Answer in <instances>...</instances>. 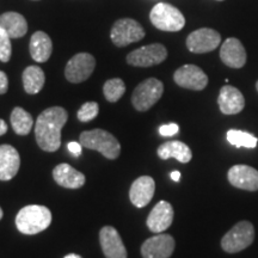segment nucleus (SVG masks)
<instances>
[{
  "mask_svg": "<svg viewBox=\"0 0 258 258\" xmlns=\"http://www.w3.org/2000/svg\"><path fill=\"white\" fill-rule=\"evenodd\" d=\"M69 114L61 106H51L42 111L35 124V137L41 150L55 152L61 146V129L66 124Z\"/></svg>",
  "mask_w": 258,
  "mask_h": 258,
  "instance_id": "f257e3e1",
  "label": "nucleus"
},
{
  "mask_svg": "<svg viewBox=\"0 0 258 258\" xmlns=\"http://www.w3.org/2000/svg\"><path fill=\"white\" fill-rule=\"evenodd\" d=\"M51 224V213L44 206H25L16 217V226L23 234L32 235L47 230Z\"/></svg>",
  "mask_w": 258,
  "mask_h": 258,
  "instance_id": "f03ea898",
  "label": "nucleus"
},
{
  "mask_svg": "<svg viewBox=\"0 0 258 258\" xmlns=\"http://www.w3.org/2000/svg\"><path fill=\"white\" fill-rule=\"evenodd\" d=\"M79 143L83 147L99 152L106 159L114 160L121 153V145L117 139L103 129L83 132L79 137Z\"/></svg>",
  "mask_w": 258,
  "mask_h": 258,
  "instance_id": "7ed1b4c3",
  "label": "nucleus"
},
{
  "mask_svg": "<svg viewBox=\"0 0 258 258\" xmlns=\"http://www.w3.org/2000/svg\"><path fill=\"white\" fill-rule=\"evenodd\" d=\"M150 19L154 27L161 31H179L185 25V18L182 12L166 3H159L154 6L150 14Z\"/></svg>",
  "mask_w": 258,
  "mask_h": 258,
  "instance_id": "20e7f679",
  "label": "nucleus"
},
{
  "mask_svg": "<svg viewBox=\"0 0 258 258\" xmlns=\"http://www.w3.org/2000/svg\"><path fill=\"white\" fill-rule=\"evenodd\" d=\"M253 240V225L249 221H240L222 237L221 247L227 253H237L249 247Z\"/></svg>",
  "mask_w": 258,
  "mask_h": 258,
  "instance_id": "39448f33",
  "label": "nucleus"
},
{
  "mask_svg": "<svg viewBox=\"0 0 258 258\" xmlns=\"http://www.w3.org/2000/svg\"><path fill=\"white\" fill-rule=\"evenodd\" d=\"M164 92V84L159 79L148 78L135 88L132 103L138 111H147L159 101Z\"/></svg>",
  "mask_w": 258,
  "mask_h": 258,
  "instance_id": "423d86ee",
  "label": "nucleus"
},
{
  "mask_svg": "<svg viewBox=\"0 0 258 258\" xmlns=\"http://www.w3.org/2000/svg\"><path fill=\"white\" fill-rule=\"evenodd\" d=\"M144 37V28L135 19H118V21L115 22V24L111 28L110 38L112 43L117 47H125L128 44L134 43V42L143 40Z\"/></svg>",
  "mask_w": 258,
  "mask_h": 258,
  "instance_id": "0eeeda50",
  "label": "nucleus"
},
{
  "mask_svg": "<svg viewBox=\"0 0 258 258\" xmlns=\"http://www.w3.org/2000/svg\"><path fill=\"white\" fill-rule=\"evenodd\" d=\"M96 67V60L91 54L79 53L67 62L64 69V77L73 84L83 83L90 78Z\"/></svg>",
  "mask_w": 258,
  "mask_h": 258,
  "instance_id": "6e6552de",
  "label": "nucleus"
},
{
  "mask_svg": "<svg viewBox=\"0 0 258 258\" xmlns=\"http://www.w3.org/2000/svg\"><path fill=\"white\" fill-rule=\"evenodd\" d=\"M166 57V48L160 43H153L129 53L127 55V62L135 67H151L161 63L165 61Z\"/></svg>",
  "mask_w": 258,
  "mask_h": 258,
  "instance_id": "1a4fd4ad",
  "label": "nucleus"
},
{
  "mask_svg": "<svg viewBox=\"0 0 258 258\" xmlns=\"http://www.w3.org/2000/svg\"><path fill=\"white\" fill-rule=\"evenodd\" d=\"M221 42V36L214 29L202 28L192 31L186 38V47L191 53L205 54L215 50Z\"/></svg>",
  "mask_w": 258,
  "mask_h": 258,
  "instance_id": "9d476101",
  "label": "nucleus"
},
{
  "mask_svg": "<svg viewBox=\"0 0 258 258\" xmlns=\"http://www.w3.org/2000/svg\"><path fill=\"white\" fill-rule=\"evenodd\" d=\"M173 80L183 89L202 91L208 85V77L195 64H184L173 74Z\"/></svg>",
  "mask_w": 258,
  "mask_h": 258,
  "instance_id": "9b49d317",
  "label": "nucleus"
},
{
  "mask_svg": "<svg viewBox=\"0 0 258 258\" xmlns=\"http://www.w3.org/2000/svg\"><path fill=\"white\" fill-rule=\"evenodd\" d=\"M175 239L170 234L158 233L148 238L141 246L144 258H170L175 250Z\"/></svg>",
  "mask_w": 258,
  "mask_h": 258,
  "instance_id": "f8f14e48",
  "label": "nucleus"
},
{
  "mask_svg": "<svg viewBox=\"0 0 258 258\" xmlns=\"http://www.w3.org/2000/svg\"><path fill=\"white\" fill-rule=\"evenodd\" d=\"M228 182L234 188L257 191L258 190V171L249 165H234L227 172Z\"/></svg>",
  "mask_w": 258,
  "mask_h": 258,
  "instance_id": "ddd939ff",
  "label": "nucleus"
},
{
  "mask_svg": "<svg viewBox=\"0 0 258 258\" xmlns=\"http://www.w3.org/2000/svg\"><path fill=\"white\" fill-rule=\"evenodd\" d=\"M99 241L106 258H127V250L123 241L114 227H103L99 232Z\"/></svg>",
  "mask_w": 258,
  "mask_h": 258,
  "instance_id": "4468645a",
  "label": "nucleus"
},
{
  "mask_svg": "<svg viewBox=\"0 0 258 258\" xmlns=\"http://www.w3.org/2000/svg\"><path fill=\"white\" fill-rule=\"evenodd\" d=\"M154 191H156V183L152 177L141 176L132 184L129 190V199L135 207L144 208L153 199Z\"/></svg>",
  "mask_w": 258,
  "mask_h": 258,
  "instance_id": "2eb2a0df",
  "label": "nucleus"
},
{
  "mask_svg": "<svg viewBox=\"0 0 258 258\" xmlns=\"http://www.w3.org/2000/svg\"><path fill=\"white\" fill-rule=\"evenodd\" d=\"M173 208L169 202L160 201L154 206L147 218V227L154 233H161L172 225Z\"/></svg>",
  "mask_w": 258,
  "mask_h": 258,
  "instance_id": "dca6fc26",
  "label": "nucleus"
},
{
  "mask_svg": "<svg viewBox=\"0 0 258 258\" xmlns=\"http://www.w3.org/2000/svg\"><path fill=\"white\" fill-rule=\"evenodd\" d=\"M220 59L231 69H241L246 62V51L243 43L235 37L227 38L221 46Z\"/></svg>",
  "mask_w": 258,
  "mask_h": 258,
  "instance_id": "f3484780",
  "label": "nucleus"
},
{
  "mask_svg": "<svg viewBox=\"0 0 258 258\" xmlns=\"http://www.w3.org/2000/svg\"><path fill=\"white\" fill-rule=\"evenodd\" d=\"M218 104L220 111L225 115H235L243 111L245 106V99L243 93L234 86H222L219 93Z\"/></svg>",
  "mask_w": 258,
  "mask_h": 258,
  "instance_id": "a211bd4d",
  "label": "nucleus"
},
{
  "mask_svg": "<svg viewBox=\"0 0 258 258\" xmlns=\"http://www.w3.org/2000/svg\"><path fill=\"white\" fill-rule=\"evenodd\" d=\"M21 157L11 145H0V180H10L18 173Z\"/></svg>",
  "mask_w": 258,
  "mask_h": 258,
  "instance_id": "6ab92c4d",
  "label": "nucleus"
},
{
  "mask_svg": "<svg viewBox=\"0 0 258 258\" xmlns=\"http://www.w3.org/2000/svg\"><path fill=\"white\" fill-rule=\"evenodd\" d=\"M54 180L67 189H79L85 184V176L69 164H59L53 170Z\"/></svg>",
  "mask_w": 258,
  "mask_h": 258,
  "instance_id": "aec40b11",
  "label": "nucleus"
},
{
  "mask_svg": "<svg viewBox=\"0 0 258 258\" xmlns=\"http://www.w3.org/2000/svg\"><path fill=\"white\" fill-rule=\"evenodd\" d=\"M158 156L160 159L167 160L170 158H175L182 164H186L191 160L192 153L188 145H185L182 141H167L158 147L157 151Z\"/></svg>",
  "mask_w": 258,
  "mask_h": 258,
  "instance_id": "412c9836",
  "label": "nucleus"
},
{
  "mask_svg": "<svg viewBox=\"0 0 258 258\" xmlns=\"http://www.w3.org/2000/svg\"><path fill=\"white\" fill-rule=\"evenodd\" d=\"M30 55L37 62H46L49 60L53 51V43L46 32L36 31L30 40Z\"/></svg>",
  "mask_w": 258,
  "mask_h": 258,
  "instance_id": "4be33fe9",
  "label": "nucleus"
},
{
  "mask_svg": "<svg viewBox=\"0 0 258 258\" xmlns=\"http://www.w3.org/2000/svg\"><path fill=\"white\" fill-rule=\"evenodd\" d=\"M0 28L4 29L11 38H21L27 34L28 23L18 12H5L0 16Z\"/></svg>",
  "mask_w": 258,
  "mask_h": 258,
  "instance_id": "5701e85b",
  "label": "nucleus"
},
{
  "mask_svg": "<svg viewBox=\"0 0 258 258\" xmlns=\"http://www.w3.org/2000/svg\"><path fill=\"white\" fill-rule=\"evenodd\" d=\"M23 86L25 92L29 95H36L43 89L44 83H46V76L38 66H29L23 72Z\"/></svg>",
  "mask_w": 258,
  "mask_h": 258,
  "instance_id": "b1692460",
  "label": "nucleus"
},
{
  "mask_svg": "<svg viewBox=\"0 0 258 258\" xmlns=\"http://www.w3.org/2000/svg\"><path fill=\"white\" fill-rule=\"evenodd\" d=\"M10 120H11L12 129L18 135H28L31 132L32 127H34L32 116L28 111H25L23 108H19V106H16L12 110Z\"/></svg>",
  "mask_w": 258,
  "mask_h": 258,
  "instance_id": "393cba45",
  "label": "nucleus"
},
{
  "mask_svg": "<svg viewBox=\"0 0 258 258\" xmlns=\"http://www.w3.org/2000/svg\"><path fill=\"white\" fill-rule=\"evenodd\" d=\"M227 140L231 145L238 148H254L258 144V139L256 137H253L250 133H246V132L238 131V129H231V131L227 132Z\"/></svg>",
  "mask_w": 258,
  "mask_h": 258,
  "instance_id": "a878e982",
  "label": "nucleus"
},
{
  "mask_svg": "<svg viewBox=\"0 0 258 258\" xmlns=\"http://www.w3.org/2000/svg\"><path fill=\"white\" fill-rule=\"evenodd\" d=\"M103 92H104L106 101L111 103L117 102L125 92L124 82L120 78L106 80L104 86H103Z\"/></svg>",
  "mask_w": 258,
  "mask_h": 258,
  "instance_id": "bb28decb",
  "label": "nucleus"
},
{
  "mask_svg": "<svg viewBox=\"0 0 258 258\" xmlns=\"http://www.w3.org/2000/svg\"><path fill=\"white\" fill-rule=\"evenodd\" d=\"M99 112V105L96 102H86L78 110V120L82 122H90L95 120Z\"/></svg>",
  "mask_w": 258,
  "mask_h": 258,
  "instance_id": "cd10ccee",
  "label": "nucleus"
},
{
  "mask_svg": "<svg viewBox=\"0 0 258 258\" xmlns=\"http://www.w3.org/2000/svg\"><path fill=\"white\" fill-rule=\"evenodd\" d=\"M12 55L11 37L4 29L0 28V61L9 62Z\"/></svg>",
  "mask_w": 258,
  "mask_h": 258,
  "instance_id": "c85d7f7f",
  "label": "nucleus"
},
{
  "mask_svg": "<svg viewBox=\"0 0 258 258\" xmlns=\"http://www.w3.org/2000/svg\"><path fill=\"white\" fill-rule=\"evenodd\" d=\"M179 132L178 124L176 123H169L164 124L159 128V134L161 137H172V135L177 134Z\"/></svg>",
  "mask_w": 258,
  "mask_h": 258,
  "instance_id": "c756f323",
  "label": "nucleus"
},
{
  "mask_svg": "<svg viewBox=\"0 0 258 258\" xmlns=\"http://www.w3.org/2000/svg\"><path fill=\"white\" fill-rule=\"evenodd\" d=\"M69 147V151L73 154L74 157H79L83 152V146L80 143H76V141H72V143H69L67 145Z\"/></svg>",
  "mask_w": 258,
  "mask_h": 258,
  "instance_id": "7c9ffc66",
  "label": "nucleus"
},
{
  "mask_svg": "<svg viewBox=\"0 0 258 258\" xmlns=\"http://www.w3.org/2000/svg\"><path fill=\"white\" fill-rule=\"evenodd\" d=\"M9 90V79L8 76L0 71V95H5Z\"/></svg>",
  "mask_w": 258,
  "mask_h": 258,
  "instance_id": "2f4dec72",
  "label": "nucleus"
},
{
  "mask_svg": "<svg viewBox=\"0 0 258 258\" xmlns=\"http://www.w3.org/2000/svg\"><path fill=\"white\" fill-rule=\"evenodd\" d=\"M6 132H8V124L5 123L4 120H2V118H0V137H2V135H4Z\"/></svg>",
  "mask_w": 258,
  "mask_h": 258,
  "instance_id": "473e14b6",
  "label": "nucleus"
},
{
  "mask_svg": "<svg viewBox=\"0 0 258 258\" xmlns=\"http://www.w3.org/2000/svg\"><path fill=\"white\" fill-rule=\"evenodd\" d=\"M171 179L175 180V182H178V180L180 179L179 171H173V172H171Z\"/></svg>",
  "mask_w": 258,
  "mask_h": 258,
  "instance_id": "72a5a7b5",
  "label": "nucleus"
},
{
  "mask_svg": "<svg viewBox=\"0 0 258 258\" xmlns=\"http://www.w3.org/2000/svg\"><path fill=\"white\" fill-rule=\"evenodd\" d=\"M63 258H83V257L79 256V254H77V253H69V254H66Z\"/></svg>",
  "mask_w": 258,
  "mask_h": 258,
  "instance_id": "f704fd0d",
  "label": "nucleus"
},
{
  "mask_svg": "<svg viewBox=\"0 0 258 258\" xmlns=\"http://www.w3.org/2000/svg\"><path fill=\"white\" fill-rule=\"evenodd\" d=\"M3 215H4V213H3V209H2V207H0V220L3 219Z\"/></svg>",
  "mask_w": 258,
  "mask_h": 258,
  "instance_id": "c9c22d12",
  "label": "nucleus"
},
{
  "mask_svg": "<svg viewBox=\"0 0 258 258\" xmlns=\"http://www.w3.org/2000/svg\"><path fill=\"white\" fill-rule=\"evenodd\" d=\"M256 89H257V91H258V82L256 83Z\"/></svg>",
  "mask_w": 258,
  "mask_h": 258,
  "instance_id": "e433bc0d",
  "label": "nucleus"
},
{
  "mask_svg": "<svg viewBox=\"0 0 258 258\" xmlns=\"http://www.w3.org/2000/svg\"><path fill=\"white\" fill-rule=\"evenodd\" d=\"M219 2H222V0H219Z\"/></svg>",
  "mask_w": 258,
  "mask_h": 258,
  "instance_id": "4c0bfd02",
  "label": "nucleus"
}]
</instances>
